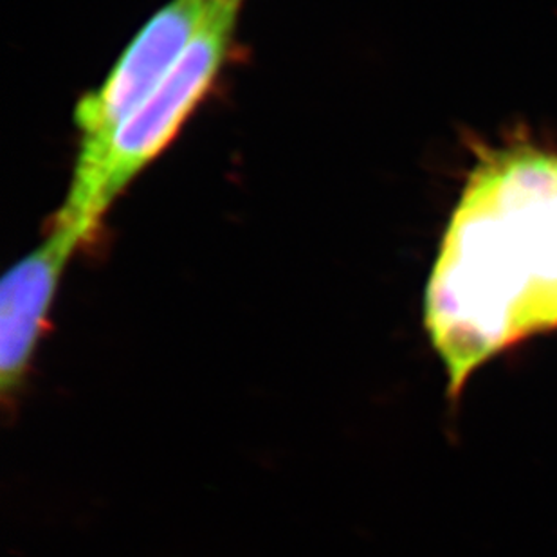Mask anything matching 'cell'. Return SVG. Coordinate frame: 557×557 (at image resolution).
I'll list each match as a JSON object with an SVG mask.
<instances>
[{"instance_id":"6da1fadb","label":"cell","mask_w":557,"mask_h":557,"mask_svg":"<svg viewBox=\"0 0 557 557\" xmlns=\"http://www.w3.org/2000/svg\"><path fill=\"white\" fill-rule=\"evenodd\" d=\"M424 326L455 399L474 370L557 329V156L512 148L473 170L424 295Z\"/></svg>"},{"instance_id":"7a4b0ae2","label":"cell","mask_w":557,"mask_h":557,"mask_svg":"<svg viewBox=\"0 0 557 557\" xmlns=\"http://www.w3.org/2000/svg\"><path fill=\"white\" fill-rule=\"evenodd\" d=\"M237 11L216 2L169 78L114 132L98 166L73 180L57 222L89 238L112 200L169 147L221 73Z\"/></svg>"},{"instance_id":"5b68a950","label":"cell","mask_w":557,"mask_h":557,"mask_svg":"<svg viewBox=\"0 0 557 557\" xmlns=\"http://www.w3.org/2000/svg\"><path fill=\"white\" fill-rule=\"evenodd\" d=\"M215 2H219V4L232 5V8H237L238 10V5H240L243 0H215Z\"/></svg>"},{"instance_id":"3957f363","label":"cell","mask_w":557,"mask_h":557,"mask_svg":"<svg viewBox=\"0 0 557 557\" xmlns=\"http://www.w3.org/2000/svg\"><path fill=\"white\" fill-rule=\"evenodd\" d=\"M215 0H170L139 29L98 89L76 106L82 134L73 180L100 163L114 132L159 89L215 10Z\"/></svg>"},{"instance_id":"277c9868","label":"cell","mask_w":557,"mask_h":557,"mask_svg":"<svg viewBox=\"0 0 557 557\" xmlns=\"http://www.w3.org/2000/svg\"><path fill=\"white\" fill-rule=\"evenodd\" d=\"M85 237L54 222L40 246L21 258L0 284V395L5 416H15L33 359L59 293L60 280Z\"/></svg>"}]
</instances>
